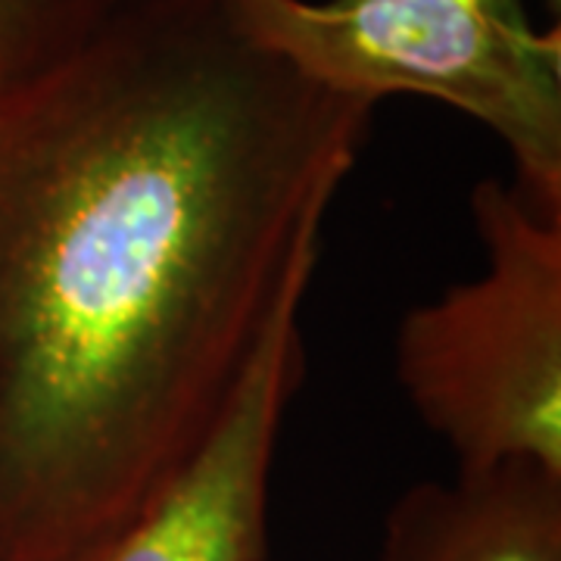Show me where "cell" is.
Segmentation results:
<instances>
[{
	"instance_id": "52a82bcc",
	"label": "cell",
	"mask_w": 561,
	"mask_h": 561,
	"mask_svg": "<svg viewBox=\"0 0 561 561\" xmlns=\"http://www.w3.org/2000/svg\"><path fill=\"white\" fill-rule=\"evenodd\" d=\"M552 3H556V7H559V0H552Z\"/></svg>"
},
{
	"instance_id": "7a4b0ae2",
	"label": "cell",
	"mask_w": 561,
	"mask_h": 561,
	"mask_svg": "<svg viewBox=\"0 0 561 561\" xmlns=\"http://www.w3.org/2000/svg\"><path fill=\"white\" fill-rule=\"evenodd\" d=\"M228 20L321 88L431 98L505 144L515 184L561 213V32L522 0H221Z\"/></svg>"
},
{
	"instance_id": "6da1fadb",
	"label": "cell",
	"mask_w": 561,
	"mask_h": 561,
	"mask_svg": "<svg viewBox=\"0 0 561 561\" xmlns=\"http://www.w3.org/2000/svg\"><path fill=\"white\" fill-rule=\"evenodd\" d=\"M375 103L221 0H135L0 91V561H88L309 290Z\"/></svg>"
},
{
	"instance_id": "8992f818",
	"label": "cell",
	"mask_w": 561,
	"mask_h": 561,
	"mask_svg": "<svg viewBox=\"0 0 561 561\" xmlns=\"http://www.w3.org/2000/svg\"><path fill=\"white\" fill-rule=\"evenodd\" d=\"M135 0H0V91L72 57Z\"/></svg>"
},
{
	"instance_id": "5b68a950",
	"label": "cell",
	"mask_w": 561,
	"mask_h": 561,
	"mask_svg": "<svg viewBox=\"0 0 561 561\" xmlns=\"http://www.w3.org/2000/svg\"><path fill=\"white\" fill-rule=\"evenodd\" d=\"M381 561H561V474L505 461L393 502Z\"/></svg>"
},
{
	"instance_id": "3957f363",
	"label": "cell",
	"mask_w": 561,
	"mask_h": 561,
	"mask_svg": "<svg viewBox=\"0 0 561 561\" xmlns=\"http://www.w3.org/2000/svg\"><path fill=\"white\" fill-rule=\"evenodd\" d=\"M471 219L483 272L402 316L397 381L461 471L527 461L561 474V213L483 179Z\"/></svg>"
},
{
	"instance_id": "277c9868",
	"label": "cell",
	"mask_w": 561,
	"mask_h": 561,
	"mask_svg": "<svg viewBox=\"0 0 561 561\" xmlns=\"http://www.w3.org/2000/svg\"><path fill=\"white\" fill-rule=\"evenodd\" d=\"M302 297L280 306L197 449L88 561H265L272 465L306 359Z\"/></svg>"
}]
</instances>
